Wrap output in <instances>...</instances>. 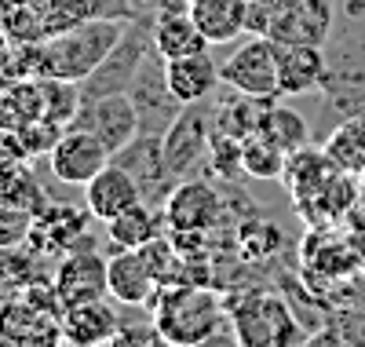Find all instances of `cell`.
Instances as JSON below:
<instances>
[{
  "label": "cell",
  "instance_id": "6da1fadb",
  "mask_svg": "<svg viewBox=\"0 0 365 347\" xmlns=\"http://www.w3.org/2000/svg\"><path fill=\"white\" fill-rule=\"evenodd\" d=\"M125 26H128V19L96 15V19L73 22L63 34L22 44V70L29 77H55V81L81 84L110 55V48L125 34Z\"/></svg>",
  "mask_w": 365,
  "mask_h": 347
},
{
  "label": "cell",
  "instance_id": "7a4b0ae2",
  "mask_svg": "<svg viewBox=\"0 0 365 347\" xmlns=\"http://www.w3.org/2000/svg\"><path fill=\"white\" fill-rule=\"evenodd\" d=\"M146 307H150V318H154L161 340L179 343V347L216 340L227 322V307L220 293L208 286H197V281H168V286L154 293V300Z\"/></svg>",
  "mask_w": 365,
  "mask_h": 347
},
{
  "label": "cell",
  "instance_id": "3957f363",
  "mask_svg": "<svg viewBox=\"0 0 365 347\" xmlns=\"http://www.w3.org/2000/svg\"><path fill=\"white\" fill-rule=\"evenodd\" d=\"M150 51H154V22H150V19H128L125 34H120V41L110 48V55L77 84L81 99L125 96V91L132 88V81H135V74H139V66H143V59Z\"/></svg>",
  "mask_w": 365,
  "mask_h": 347
},
{
  "label": "cell",
  "instance_id": "277c9868",
  "mask_svg": "<svg viewBox=\"0 0 365 347\" xmlns=\"http://www.w3.org/2000/svg\"><path fill=\"white\" fill-rule=\"evenodd\" d=\"M336 8L332 0H270L263 37L278 44H329Z\"/></svg>",
  "mask_w": 365,
  "mask_h": 347
},
{
  "label": "cell",
  "instance_id": "5b68a950",
  "mask_svg": "<svg viewBox=\"0 0 365 347\" xmlns=\"http://www.w3.org/2000/svg\"><path fill=\"white\" fill-rule=\"evenodd\" d=\"M128 96H132V106L139 114V132L143 136H165L172 129V121L182 114V106H187V103H179V96L168 88L165 55L158 48L143 59Z\"/></svg>",
  "mask_w": 365,
  "mask_h": 347
},
{
  "label": "cell",
  "instance_id": "8992f818",
  "mask_svg": "<svg viewBox=\"0 0 365 347\" xmlns=\"http://www.w3.org/2000/svg\"><path fill=\"white\" fill-rule=\"evenodd\" d=\"M220 77L230 91L252 99H282L278 96V44L270 37L249 34L245 44H237L234 55L220 66Z\"/></svg>",
  "mask_w": 365,
  "mask_h": 347
},
{
  "label": "cell",
  "instance_id": "52a82bcc",
  "mask_svg": "<svg viewBox=\"0 0 365 347\" xmlns=\"http://www.w3.org/2000/svg\"><path fill=\"white\" fill-rule=\"evenodd\" d=\"M113 161L135 179L143 201L154 205V208H161V205L168 201V194L182 183V179L172 172V165H168L165 139H161V136H143V132H139L128 146H120V150L113 154Z\"/></svg>",
  "mask_w": 365,
  "mask_h": 347
},
{
  "label": "cell",
  "instance_id": "ba28073f",
  "mask_svg": "<svg viewBox=\"0 0 365 347\" xmlns=\"http://www.w3.org/2000/svg\"><path fill=\"white\" fill-rule=\"evenodd\" d=\"M212 136H216V121H212L208 99L182 106V114L172 121V129L161 136L165 139V157H168V165L179 179H187L208 157Z\"/></svg>",
  "mask_w": 365,
  "mask_h": 347
},
{
  "label": "cell",
  "instance_id": "9c48e42d",
  "mask_svg": "<svg viewBox=\"0 0 365 347\" xmlns=\"http://www.w3.org/2000/svg\"><path fill=\"white\" fill-rule=\"evenodd\" d=\"M73 129H84L96 136L110 154L128 146L139 136V114L132 106V96H99V99H81L77 114L70 117Z\"/></svg>",
  "mask_w": 365,
  "mask_h": 347
},
{
  "label": "cell",
  "instance_id": "30bf717a",
  "mask_svg": "<svg viewBox=\"0 0 365 347\" xmlns=\"http://www.w3.org/2000/svg\"><path fill=\"white\" fill-rule=\"evenodd\" d=\"M234 322V340L241 343H285V340H303V329L289 314V307L278 296H252L237 300L230 307Z\"/></svg>",
  "mask_w": 365,
  "mask_h": 347
},
{
  "label": "cell",
  "instance_id": "8fae6325",
  "mask_svg": "<svg viewBox=\"0 0 365 347\" xmlns=\"http://www.w3.org/2000/svg\"><path fill=\"white\" fill-rule=\"evenodd\" d=\"M220 216H223V201L212 191V183H205V179H182L165 201V219H168L172 234H179V238L208 234L220 223Z\"/></svg>",
  "mask_w": 365,
  "mask_h": 347
},
{
  "label": "cell",
  "instance_id": "7c38bea8",
  "mask_svg": "<svg viewBox=\"0 0 365 347\" xmlns=\"http://www.w3.org/2000/svg\"><path fill=\"white\" fill-rule=\"evenodd\" d=\"M0 343H63L58 314L19 289L0 303Z\"/></svg>",
  "mask_w": 365,
  "mask_h": 347
},
{
  "label": "cell",
  "instance_id": "4fadbf2b",
  "mask_svg": "<svg viewBox=\"0 0 365 347\" xmlns=\"http://www.w3.org/2000/svg\"><path fill=\"white\" fill-rule=\"evenodd\" d=\"M51 286L58 300H63V307L84 303V300H103L110 296V260H103L99 252H88V248H70L58 260Z\"/></svg>",
  "mask_w": 365,
  "mask_h": 347
},
{
  "label": "cell",
  "instance_id": "5bb4252c",
  "mask_svg": "<svg viewBox=\"0 0 365 347\" xmlns=\"http://www.w3.org/2000/svg\"><path fill=\"white\" fill-rule=\"evenodd\" d=\"M110 150L84 129H73L66 124L58 143L51 146V176L58 183H70V186H84L91 176H99L110 165Z\"/></svg>",
  "mask_w": 365,
  "mask_h": 347
},
{
  "label": "cell",
  "instance_id": "9a60e30c",
  "mask_svg": "<svg viewBox=\"0 0 365 347\" xmlns=\"http://www.w3.org/2000/svg\"><path fill=\"white\" fill-rule=\"evenodd\" d=\"M110 296L125 307H146L161 289V278L143 248H113L110 252Z\"/></svg>",
  "mask_w": 365,
  "mask_h": 347
},
{
  "label": "cell",
  "instance_id": "2e32d148",
  "mask_svg": "<svg viewBox=\"0 0 365 347\" xmlns=\"http://www.w3.org/2000/svg\"><path fill=\"white\" fill-rule=\"evenodd\" d=\"M325 66L329 55L322 44H278V96L292 99L318 91L325 81Z\"/></svg>",
  "mask_w": 365,
  "mask_h": 347
},
{
  "label": "cell",
  "instance_id": "e0dca14e",
  "mask_svg": "<svg viewBox=\"0 0 365 347\" xmlns=\"http://www.w3.org/2000/svg\"><path fill=\"white\" fill-rule=\"evenodd\" d=\"M139 201H143V194H139L135 179L120 169L113 157H110V165L99 176H91L84 183V208L91 212V219H103V223H110L113 216L128 212Z\"/></svg>",
  "mask_w": 365,
  "mask_h": 347
},
{
  "label": "cell",
  "instance_id": "ac0fdd59",
  "mask_svg": "<svg viewBox=\"0 0 365 347\" xmlns=\"http://www.w3.org/2000/svg\"><path fill=\"white\" fill-rule=\"evenodd\" d=\"M63 343H77V347H96V343H113L117 329H120V314L113 303L103 300H84V303H70L63 311Z\"/></svg>",
  "mask_w": 365,
  "mask_h": 347
},
{
  "label": "cell",
  "instance_id": "d6986e66",
  "mask_svg": "<svg viewBox=\"0 0 365 347\" xmlns=\"http://www.w3.org/2000/svg\"><path fill=\"white\" fill-rule=\"evenodd\" d=\"M165 74H168V88L179 96V103L212 99V91L223 84L220 62L208 55V48H205V51H194V55L165 59Z\"/></svg>",
  "mask_w": 365,
  "mask_h": 347
},
{
  "label": "cell",
  "instance_id": "ffe728a7",
  "mask_svg": "<svg viewBox=\"0 0 365 347\" xmlns=\"http://www.w3.org/2000/svg\"><path fill=\"white\" fill-rule=\"evenodd\" d=\"M91 212H77L73 205H48L34 219V234H29V248L34 252H58L66 256L73 241L84 234Z\"/></svg>",
  "mask_w": 365,
  "mask_h": 347
},
{
  "label": "cell",
  "instance_id": "44dd1931",
  "mask_svg": "<svg viewBox=\"0 0 365 347\" xmlns=\"http://www.w3.org/2000/svg\"><path fill=\"white\" fill-rule=\"evenodd\" d=\"M187 8L208 44H230L249 29V0H190Z\"/></svg>",
  "mask_w": 365,
  "mask_h": 347
},
{
  "label": "cell",
  "instance_id": "7402d4cb",
  "mask_svg": "<svg viewBox=\"0 0 365 347\" xmlns=\"http://www.w3.org/2000/svg\"><path fill=\"white\" fill-rule=\"evenodd\" d=\"M340 172V165L332 161V157L325 150H311V146H303L296 154L285 157V169H282V179L289 186V194L296 205H307L322 186Z\"/></svg>",
  "mask_w": 365,
  "mask_h": 347
},
{
  "label": "cell",
  "instance_id": "603a6c76",
  "mask_svg": "<svg viewBox=\"0 0 365 347\" xmlns=\"http://www.w3.org/2000/svg\"><path fill=\"white\" fill-rule=\"evenodd\" d=\"M256 136H263L270 146H278L289 157V154H296L311 143V124L292 106H285L278 99H267L263 110H259V121H256Z\"/></svg>",
  "mask_w": 365,
  "mask_h": 347
},
{
  "label": "cell",
  "instance_id": "cb8c5ba5",
  "mask_svg": "<svg viewBox=\"0 0 365 347\" xmlns=\"http://www.w3.org/2000/svg\"><path fill=\"white\" fill-rule=\"evenodd\" d=\"M154 48L165 59H179V55L205 51L208 41L197 29V22L190 19V8H179V11H165L154 19Z\"/></svg>",
  "mask_w": 365,
  "mask_h": 347
},
{
  "label": "cell",
  "instance_id": "d4e9b609",
  "mask_svg": "<svg viewBox=\"0 0 365 347\" xmlns=\"http://www.w3.org/2000/svg\"><path fill=\"white\" fill-rule=\"evenodd\" d=\"M165 223H168V219H161V208L139 201L128 212L113 216L110 223H106V234H110V245L113 248H139L146 241H154Z\"/></svg>",
  "mask_w": 365,
  "mask_h": 347
},
{
  "label": "cell",
  "instance_id": "484cf974",
  "mask_svg": "<svg viewBox=\"0 0 365 347\" xmlns=\"http://www.w3.org/2000/svg\"><path fill=\"white\" fill-rule=\"evenodd\" d=\"M322 150H325L344 172H351V176L365 172V114L344 117L336 129L329 132V143H325Z\"/></svg>",
  "mask_w": 365,
  "mask_h": 347
},
{
  "label": "cell",
  "instance_id": "4316f807",
  "mask_svg": "<svg viewBox=\"0 0 365 347\" xmlns=\"http://www.w3.org/2000/svg\"><path fill=\"white\" fill-rule=\"evenodd\" d=\"M361 260H365V256H361L354 245L336 241V238H329V234L311 238L307 245H303V263H311L314 271H325V274H332V278H347L351 271L361 267Z\"/></svg>",
  "mask_w": 365,
  "mask_h": 347
},
{
  "label": "cell",
  "instance_id": "83f0119b",
  "mask_svg": "<svg viewBox=\"0 0 365 347\" xmlns=\"http://www.w3.org/2000/svg\"><path fill=\"white\" fill-rule=\"evenodd\" d=\"M241 161H245V176L256 179H278L285 169V154L278 146H270L263 136H245L241 139Z\"/></svg>",
  "mask_w": 365,
  "mask_h": 347
},
{
  "label": "cell",
  "instance_id": "f1b7e54d",
  "mask_svg": "<svg viewBox=\"0 0 365 347\" xmlns=\"http://www.w3.org/2000/svg\"><path fill=\"white\" fill-rule=\"evenodd\" d=\"M237 245H241V256L252 260V263H263L270 260L274 252L282 248V234L274 223H245L237 234Z\"/></svg>",
  "mask_w": 365,
  "mask_h": 347
},
{
  "label": "cell",
  "instance_id": "f546056e",
  "mask_svg": "<svg viewBox=\"0 0 365 347\" xmlns=\"http://www.w3.org/2000/svg\"><path fill=\"white\" fill-rule=\"evenodd\" d=\"M34 219H37V212H29L22 205H11V201H0V248L29 245Z\"/></svg>",
  "mask_w": 365,
  "mask_h": 347
},
{
  "label": "cell",
  "instance_id": "4dcf8cb0",
  "mask_svg": "<svg viewBox=\"0 0 365 347\" xmlns=\"http://www.w3.org/2000/svg\"><path fill=\"white\" fill-rule=\"evenodd\" d=\"M29 267H34V256L19 248H0V289H22L29 286Z\"/></svg>",
  "mask_w": 365,
  "mask_h": 347
},
{
  "label": "cell",
  "instance_id": "1f68e13d",
  "mask_svg": "<svg viewBox=\"0 0 365 347\" xmlns=\"http://www.w3.org/2000/svg\"><path fill=\"white\" fill-rule=\"evenodd\" d=\"M179 8H187V0H128L132 19H150V22L165 11H179Z\"/></svg>",
  "mask_w": 365,
  "mask_h": 347
},
{
  "label": "cell",
  "instance_id": "d6a6232c",
  "mask_svg": "<svg viewBox=\"0 0 365 347\" xmlns=\"http://www.w3.org/2000/svg\"><path fill=\"white\" fill-rule=\"evenodd\" d=\"M249 4H259V0H249Z\"/></svg>",
  "mask_w": 365,
  "mask_h": 347
},
{
  "label": "cell",
  "instance_id": "836d02e7",
  "mask_svg": "<svg viewBox=\"0 0 365 347\" xmlns=\"http://www.w3.org/2000/svg\"><path fill=\"white\" fill-rule=\"evenodd\" d=\"M187 4H190V0H187Z\"/></svg>",
  "mask_w": 365,
  "mask_h": 347
}]
</instances>
